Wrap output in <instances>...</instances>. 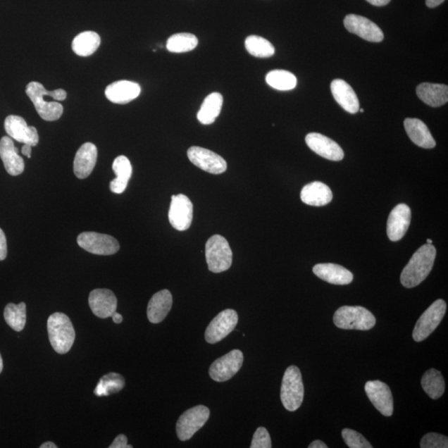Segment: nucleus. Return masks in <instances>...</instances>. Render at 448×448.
I'll list each match as a JSON object with an SVG mask.
<instances>
[{"label": "nucleus", "instance_id": "nucleus-1", "mask_svg": "<svg viewBox=\"0 0 448 448\" xmlns=\"http://www.w3.org/2000/svg\"><path fill=\"white\" fill-rule=\"evenodd\" d=\"M437 251L433 244H424L415 251L401 273L400 281L406 288L418 286L425 280L433 267Z\"/></svg>", "mask_w": 448, "mask_h": 448}, {"label": "nucleus", "instance_id": "nucleus-2", "mask_svg": "<svg viewBox=\"0 0 448 448\" xmlns=\"http://www.w3.org/2000/svg\"><path fill=\"white\" fill-rule=\"evenodd\" d=\"M48 332L51 344L58 354H66L73 347L75 330L69 317L56 312L48 320Z\"/></svg>", "mask_w": 448, "mask_h": 448}, {"label": "nucleus", "instance_id": "nucleus-3", "mask_svg": "<svg viewBox=\"0 0 448 448\" xmlns=\"http://www.w3.org/2000/svg\"><path fill=\"white\" fill-rule=\"evenodd\" d=\"M333 321L338 328L343 330H368L376 324L375 316L362 306L340 307L335 311Z\"/></svg>", "mask_w": 448, "mask_h": 448}, {"label": "nucleus", "instance_id": "nucleus-4", "mask_svg": "<svg viewBox=\"0 0 448 448\" xmlns=\"http://www.w3.org/2000/svg\"><path fill=\"white\" fill-rule=\"evenodd\" d=\"M304 399V385L300 370L295 366L287 368L281 388V400L284 408L290 412L301 407Z\"/></svg>", "mask_w": 448, "mask_h": 448}, {"label": "nucleus", "instance_id": "nucleus-5", "mask_svg": "<svg viewBox=\"0 0 448 448\" xmlns=\"http://www.w3.org/2000/svg\"><path fill=\"white\" fill-rule=\"evenodd\" d=\"M205 256L210 272L221 273L231 268L232 251L228 242L221 235H213L205 245Z\"/></svg>", "mask_w": 448, "mask_h": 448}, {"label": "nucleus", "instance_id": "nucleus-6", "mask_svg": "<svg viewBox=\"0 0 448 448\" xmlns=\"http://www.w3.org/2000/svg\"><path fill=\"white\" fill-rule=\"evenodd\" d=\"M447 311L446 302L438 299L420 316L413 329V338L416 342L427 339L441 323Z\"/></svg>", "mask_w": 448, "mask_h": 448}, {"label": "nucleus", "instance_id": "nucleus-7", "mask_svg": "<svg viewBox=\"0 0 448 448\" xmlns=\"http://www.w3.org/2000/svg\"><path fill=\"white\" fill-rule=\"evenodd\" d=\"M210 410L206 406L198 405L181 415L176 424L177 436L180 441L190 440L207 423Z\"/></svg>", "mask_w": 448, "mask_h": 448}, {"label": "nucleus", "instance_id": "nucleus-8", "mask_svg": "<svg viewBox=\"0 0 448 448\" xmlns=\"http://www.w3.org/2000/svg\"><path fill=\"white\" fill-rule=\"evenodd\" d=\"M45 87L37 82H30L26 87V94L34 104L41 118L46 121L57 120L63 113V106L57 101H45Z\"/></svg>", "mask_w": 448, "mask_h": 448}, {"label": "nucleus", "instance_id": "nucleus-9", "mask_svg": "<svg viewBox=\"0 0 448 448\" xmlns=\"http://www.w3.org/2000/svg\"><path fill=\"white\" fill-rule=\"evenodd\" d=\"M77 244L88 253L96 255H113L120 249L115 237L95 232H85L77 237Z\"/></svg>", "mask_w": 448, "mask_h": 448}, {"label": "nucleus", "instance_id": "nucleus-10", "mask_svg": "<svg viewBox=\"0 0 448 448\" xmlns=\"http://www.w3.org/2000/svg\"><path fill=\"white\" fill-rule=\"evenodd\" d=\"M244 359V354L241 351L233 349L212 363L209 368V375L216 382L230 380L240 371Z\"/></svg>", "mask_w": 448, "mask_h": 448}, {"label": "nucleus", "instance_id": "nucleus-11", "mask_svg": "<svg viewBox=\"0 0 448 448\" xmlns=\"http://www.w3.org/2000/svg\"><path fill=\"white\" fill-rule=\"evenodd\" d=\"M237 322L239 316L235 310L227 309L221 311L210 322L205 331V340L212 344L221 342L236 328Z\"/></svg>", "mask_w": 448, "mask_h": 448}, {"label": "nucleus", "instance_id": "nucleus-12", "mask_svg": "<svg viewBox=\"0 0 448 448\" xmlns=\"http://www.w3.org/2000/svg\"><path fill=\"white\" fill-rule=\"evenodd\" d=\"M187 155L195 166L210 174L220 175L227 170L226 161L208 149L192 147L188 149Z\"/></svg>", "mask_w": 448, "mask_h": 448}, {"label": "nucleus", "instance_id": "nucleus-13", "mask_svg": "<svg viewBox=\"0 0 448 448\" xmlns=\"http://www.w3.org/2000/svg\"><path fill=\"white\" fill-rule=\"evenodd\" d=\"M169 221L176 230H189L193 221V204L186 195H172Z\"/></svg>", "mask_w": 448, "mask_h": 448}, {"label": "nucleus", "instance_id": "nucleus-14", "mask_svg": "<svg viewBox=\"0 0 448 448\" xmlns=\"http://www.w3.org/2000/svg\"><path fill=\"white\" fill-rule=\"evenodd\" d=\"M366 393L371 402L385 417H391L394 413L393 395L390 387L380 380L368 381Z\"/></svg>", "mask_w": 448, "mask_h": 448}, {"label": "nucleus", "instance_id": "nucleus-15", "mask_svg": "<svg viewBox=\"0 0 448 448\" xmlns=\"http://www.w3.org/2000/svg\"><path fill=\"white\" fill-rule=\"evenodd\" d=\"M344 25L349 32L366 41L380 43L384 40V32L379 26L366 17L349 15L344 18Z\"/></svg>", "mask_w": 448, "mask_h": 448}, {"label": "nucleus", "instance_id": "nucleus-16", "mask_svg": "<svg viewBox=\"0 0 448 448\" xmlns=\"http://www.w3.org/2000/svg\"><path fill=\"white\" fill-rule=\"evenodd\" d=\"M4 129L9 137L15 141L36 147L39 142V133L35 127H29L26 120L18 116H8L4 120Z\"/></svg>", "mask_w": 448, "mask_h": 448}, {"label": "nucleus", "instance_id": "nucleus-17", "mask_svg": "<svg viewBox=\"0 0 448 448\" xmlns=\"http://www.w3.org/2000/svg\"><path fill=\"white\" fill-rule=\"evenodd\" d=\"M306 143L312 151L321 157L332 161L343 160L344 151L342 147L332 139L320 133H310L306 137Z\"/></svg>", "mask_w": 448, "mask_h": 448}, {"label": "nucleus", "instance_id": "nucleus-18", "mask_svg": "<svg viewBox=\"0 0 448 448\" xmlns=\"http://www.w3.org/2000/svg\"><path fill=\"white\" fill-rule=\"evenodd\" d=\"M411 223V209L407 204H400L392 210L387 222V235L391 241L402 239Z\"/></svg>", "mask_w": 448, "mask_h": 448}, {"label": "nucleus", "instance_id": "nucleus-19", "mask_svg": "<svg viewBox=\"0 0 448 448\" xmlns=\"http://www.w3.org/2000/svg\"><path fill=\"white\" fill-rule=\"evenodd\" d=\"M89 306L93 314L99 318L106 319L116 311L118 299L108 289H96L90 293Z\"/></svg>", "mask_w": 448, "mask_h": 448}, {"label": "nucleus", "instance_id": "nucleus-20", "mask_svg": "<svg viewBox=\"0 0 448 448\" xmlns=\"http://www.w3.org/2000/svg\"><path fill=\"white\" fill-rule=\"evenodd\" d=\"M97 161V149L94 144L87 142L79 148L74 158L73 170L77 178H87L94 170Z\"/></svg>", "mask_w": 448, "mask_h": 448}, {"label": "nucleus", "instance_id": "nucleus-21", "mask_svg": "<svg viewBox=\"0 0 448 448\" xmlns=\"http://www.w3.org/2000/svg\"><path fill=\"white\" fill-rule=\"evenodd\" d=\"M141 87L137 82L118 81L106 88L105 95L110 101L116 104H127L141 94Z\"/></svg>", "mask_w": 448, "mask_h": 448}, {"label": "nucleus", "instance_id": "nucleus-22", "mask_svg": "<svg viewBox=\"0 0 448 448\" xmlns=\"http://www.w3.org/2000/svg\"><path fill=\"white\" fill-rule=\"evenodd\" d=\"M0 157L9 175H20L25 170V161L18 155V149L15 147L12 138L4 137L0 139Z\"/></svg>", "mask_w": 448, "mask_h": 448}, {"label": "nucleus", "instance_id": "nucleus-23", "mask_svg": "<svg viewBox=\"0 0 448 448\" xmlns=\"http://www.w3.org/2000/svg\"><path fill=\"white\" fill-rule=\"evenodd\" d=\"M331 92L337 104L349 113L356 114L359 110V101L356 93L347 82L335 79L330 85Z\"/></svg>", "mask_w": 448, "mask_h": 448}, {"label": "nucleus", "instance_id": "nucleus-24", "mask_svg": "<svg viewBox=\"0 0 448 448\" xmlns=\"http://www.w3.org/2000/svg\"><path fill=\"white\" fill-rule=\"evenodd\" d=\"M173 305L172 294L169 290H162L154 295L149 301L147 316L153 324L161 323L171 310Z\"/></svg>", "mask_w": 448, "mask_h": 448}, {"label": "nucleus", "instance_id": "nucleus-25", "mask_svg": "<svg viewBox=\"0 0 448 448\" xmlns=\"http://www.w3.org/2000/svg\"><path fill=\"white\" fill-rule=\"evenodd\" d=\"M313 273L320 279L333 285H348L354 279L352 273L349 270L334 263L316 264Z\"/></svg>", "mask_w": 448, "mask_h": 448}, {"label": "nucleus", "instance_id": "nucleus-26", "mask_svg": "<svg viewBox=\"0 0 448 448\" xmlns=\"http://www.w3.org/2000/svg\"><path fill=\"white\" fill-rule=\"evenodd\" d=\"M404 128L411 141L419 147L433 149L436 147L435 139H433L430 130L421 120L405 119Z\"/></svg>", "mask_w": 448, "mask_h": 448}, {"label": "nucleus", "instance_id": "nucleus-27", "mask_svg": "<svg viewBox=\"0 0 448 448\" xmlns=\"http://www.w3.org/2000/svg\"><path fill=\"white\" fill-rule=\"evenodd\" d=\"M301 201L311 206H324L333 199L330 187L316 181L304 186L301 192Z\"/></svg>", "mask_w": 448, "mask_h": 448}, {"label": "nucleus", "instance_id": "nucleus-28", "mask_svg": "<svg viewBox=\"0 0 448 448\" xmlns=\"http://www.w3.org/2000/svg\"><path fill=\"white\" fill-rule=\"evenodd\" d=\"M417 95L424 104L432 107L445 105L448 101V87L444 84L423 82L417 87Z\"/></svg>", "mask_w": 448, "mask_h": 448}, {"label": "nucleus", "instance_id": "nucleus-29", "mask_svg": "<svg viewBox=\"0 0 448 448\" xmlns=\"http://www.w3.org/2000/svg\"><path fill=\"white\" fill-rule=\"evenodd\" d=\"M116 178L110 183L111 192L123 194L128 185V182L132 175V166L129 158L125 156H120L115 158L112 165Z\"/></svg>", "mask_w": 448, "mask_h": 448}, {"label": "nucleus", "instance_id": "nucleus-30", "mask_svg": "<svg viewBox=\"0 0 448 448\" xmlns=\"http://www.w3.org/2000/svg\"><path fill=\"white\" fill-rule=\"evenodd\" d=\"M223 98L220 93L213 92L205 98L197 114V118L203 125L213 124L220 114Z\"/></svg>", "mask_w": 448, "mask_h": 448}, {"label": "nucleus", "instance_id": "nucleus-31", "mask_svg": "<svg viewBox=\"0 0 448 448\" xmlns=\"http://www.w3.org/2000/svg\"><path fill=\"white\" fill-rule=\"evenodd\" d=\"M101 44V37L95 32H81L73 41V52L81 57H88L94 54Z\"/></svg>", "mask_w": 448, "mask_h": 448}, {"label": "nucleus", "instance_id": "nucleus-32", "mask_svg": "<svg viewBox=\"0 0 448 448\" xmlns=\"http://www.w3.org/2000/svg\"><path fill=\"white\" fill-rule=\"evenodd\" d=\"M421 384L423 390L432 399H440L444 394V379L441 372L435 368H431L424 373Z\"/></svg>", "mask_w": 448, "mask_h": 448}, {"label": "nucleus", "instance_id": "nucleus-33", "mask_svg": "<svg viewBox=\"0 0 448 448\" xmlns=\"http://www.w3.org/2000/svg\"><path fill=\"white\" fill-rule=\"evenodd\" d=\"M266 82L270 87L279 91H290L297 87L295 75L286 70H273L266 76Z\"/></svg>", "mask_w": 448, "mask_h": 448}, {"label": "nucleus", "instance_id": "nucleus-34", "mask_svg": "<svg viewBox=\"0 0 448 448\" xmlns=\"http://www.w3.org/2000/svg\"><path fill=\"white\" fill-rule=\"evenodd\" d=\"M198 44L197 37L189 32H181L169 37L166 48L171 53L183 54L194 50Z\"/></svg>", "mask_w": 448, "mask_h": 448}, {"label": "nucleus", "instance_id": "nucleus-35", "mask_svg": "<svg viewBox=\"0 0 448 448\" xmlns=\"http://www.w3.org/2000/svg\"><path fill=\"white\" fill-rule=\"evenodd\" d=\"M125 387V380L119 373H110L101 378L94 393L98 397L118 393Z\"/></svg>", "mask_w": 448, "mask_h": 448}, {"label": "nucleus", "instance_id": "nucleus-36", "mask_svg": "<svg viewBox=\"0 0 448 448\" xmlns=\"http://www.w3.org/2000/svg\"><path fill=\"white\" fill-rule=\"evenodd\" d=\"M245 48L256 58H270L275 54V48L270 42L260 36L251 35L245 40Z\"/></svg>", "mask_w": 448, "mask_h": 448}, {"label": "nucleus", "instance_id": "nucleus-37", "mask_svg": "<svg viewBox=\"0 0 448 448\" xmlns=\"http://www.w3.org/2000/svg\"><path fill=\"white\" fill-rule=\"evenodd\" d=\"M4 319L13 330L18 332L23 330L26 324L25 303L21 302L18 305L9 303L4 309Z\"/></svg>", "mask_w": 448, "mask_h": 448}, {"label": "nucleus", "instance_id": "nucleus-38", "mask_svg": "<svg viewBox=\"0 0 448 448\" xmlns=\"http://www.w3.org/2000/svg\"><path fill=\"white\" fill-rule=\"evenodd\" d=\"M342 437L345 443L351 448H371L373 447L362 434L352 429L344 428L342 431Z\"/></svg>", "mask_w": 448, "mask_h": 448}, {"label": "nucleus", "instance_id": "nucleus-39", "mask_svg": "<svg viewBox=\"0 0 448 448\" xmlns=\"http://www.w3.org/2000/svg\"><path fill=\"white\" fill-rule=\"evenodd\" d=\"M422 448H447L448 438L441 434L430 433L426 434L420 442Z\"/></svg>", "mask_w": 448, "mask_h": 448}, {"label": "nucleus", "instance_id": "nucleus-40", "mask_svg": "<svg viewBox=\"0 0 448 448\" xmlns=\"http://www.w3.org/2000/svg\"><path fill=\"white\" fill-rule=\"evenodd\" d=\"M251 448H270L272 447V440L267 429L260 427L256 429L253 441L251 443Z\"/></svg>", "mask_w": 448, "mask_h": 448}, {"label": "nucleus", "instance_id": "nucleus-41", "mask_svg": "<svg viewBox=\"0 0 448 448\" xmlns=\"http://www.w3.org/2000/svg\"><path fill=\"white\" fill-rule=\"evenodd\" d=\"M110 448H132V445L127 444V437L124 435V434H120L118 437L115 438L112 444L109 447Z\"/></svg>", "mask_w": 448, "mask_h": 448}, {"label": "nucleus", "instance_id": "nucleus-42", "mask_svg": "<svg viewBox=\"0 0 448 448\" xmlns=\"http://www.w3.org/2000/svg\"><path fill=\"white\" fill-rule=\"evenodd\" d=\"M8 249L6 237L1 228H0V261L6 259Z\"/></svg>", "mask_w": 448, "mask_h": 448}, {"label": "nucleus", "instance_id": "nucleus-43", "mask_svg": "<svg viewBox=\"0 0 448 448\" xmlns=\"http://www.w3.org/2000/svg\"><path fill=\"white\" fill-rule=\"evenodd\" d=\"M366 1L371 4L372 6L381 7L387 6L391 0H366Z\"/></svg>", "mask_w": 448, "mask_h": 448}, {"label": "nucleus", "instance_id": "nucleus-44", "mask_svg": "<svg viewBox=\"0 0 448 448\" xmlns=\"http://www.w3.org/2000/svg\"><path fill=\"white\" fill-rule=\"evenodd\" d=\"M445 0H426V6L428 8H435L440 6Z\"/></svg>", "mask_w": 448, "mask_h": 448}, {"label": "nucleus", "instance_id": "nucleus-45", "mask_svg": "<svg viewBox=\"0 0 448 448\" xmlns=\"http://www.w3.org/2000/svg\"><path fill=\"white\" fill-rule=\"evenodd\" d=\"M32 147L30 146V144H23L21 151L23 155L27 156V158H31Z\"/></svg>", "mask_w": 448, "mask_h": 448}, {"label": "nucleus", "instance_id": "nucleus-46", "mask_svg": "<svg viewBox=\"0 0 448 448\" xmlns=\"http://www.w3.org/2000/svg\"><path fill=\"white\" fill-rule=\"evenodd\" d=\"M309 448H328V445H325V443L321 440H316L312 442L309 447Z\"/></svg>", "mask_w": 448, "mask_h": 448}, {"label": "nucleus", "instance_id": "nucleus-47", "mask_svg": "<svg viewBox=\"0 0 448 448\" xmlns=\"http://www.w3.org/2000/svg\"><path fill=\"white\" fill-rule=\"evenodd\" d=\"M112 320L115 322L116 324H120L123 321V317L120 314L118 313V312H115L113 315L111 316Z\"/></svg>", "mask_w": 448, "mask_h": 448}, {"label": "nucleus", "instance_id": "nucleus-48", "mask_svg": "<svg viewBox=\"0 0 448 448\" xmlns=\"http://www.w3.org/2000/svg\"><path fill=\"white\" fill-rule=\"evenodd\" d=\"M40 448H58V446L55 445L54 442H48L42 444Z\"/></svg>", "mask_w": 448, "mask_h": 448}, {"label": "nucleus", "instance_id": "nucleus-49", "mask_svg": "<svg viewBox=\"0 0 448 448\" xmlns=\"http://www.w3.org/2000/svg\"><path fill=\"white\" fill-rule=\"evenodd\" d=\"M3 371V359L1 357V354H0V373Z\"/></svg>", "mask_w": 448, "mask_h": 448}, {"label": "nucleus", "instance_id": "nucleus-50", "mask_svg": "<svg viewBox=\"0 0 448 448\" xmlns=\"http://www.w3.org/2000/svg\"><path fill=\"white\" fill-rule=\"evenodd\" d=\"M427 244H433V240H431V239H428V240H427Z\"/></svg>", "mask_w": 448, "mask_h": 448}, {"label": "nucleus", "instance_id": "nucleus-51", "mask_svg": "<svg viewBox=\"0 0 448 448\" xmlns=\"http://www.w3.org/2000/svg\"><path fill=\"white\" fill-rule=\"evenodd\" d=\"M359 111H361V113H363V109H362V108H361V109H359Z\"/></svg>", "mask_w": 448, "mask_h": 448}]
</instances>
